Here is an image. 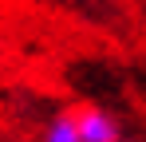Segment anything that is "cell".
<instances>
[{"label":"cell","instance_id":"2","mask_svg":"<svg viewBox=\"0 0 146 142\" xmlns=\"http://www.w3.org/2000/svg\"><path fill=\"white\" fill-rule=\"evenodd\" d=\"M40 142H83V138H79V130H75L71 111H55V115L44 122V130H40Z\"/></svg>","mask_w":146,"mask_h":142},{"label":"cell","instance_id":"1","mask_svg":"<svg viewBox=\"0 0 146 142\" xmlns=\"http://www.w3.org/2000/svg\"><path fill=\"white\" fill-rule=\"evenodd\" d=\"M71 118H75V130L83 142H122V122L99 103L71 107Z\"/></svg>","mask_w":146,"mask_h":142},{"label":"cell","instance_id":"3","mask_svg":"<svg viewBox=\"0 0 146 142\" xmlns=\"http://www.w3.org/2000/svg\"><path fill=\"white\" fill-rule=\"evenodd\" d=\"M122 142H130V138H122Z\"/></svg>","mask_w":146,"mask_h":142}]
</instances>
